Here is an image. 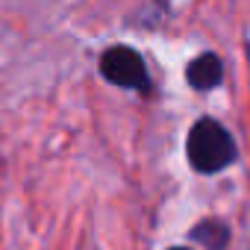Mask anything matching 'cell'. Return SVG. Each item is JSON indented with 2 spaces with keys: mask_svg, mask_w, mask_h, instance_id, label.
I'll use <instances>...</instances> for the list:
<instances>
[{
  "mask_svg": "<svg viewBox=\"0 0 250 250\" xmlns=\"http://www.w3.org/2000/svg\"><path fill=\"white\" fill-rule=\"evenodd\" d=\"M100 74L121 88H145L147 85V68H145L142 56L130 47H109L100 56Z\"/></svg>",
  "mask_w": 250,
  "mask_h": 250,
  "instance_id": "obj_2",
  "label": "cell"
},
{
  "mask_svg": "<svg viewBox=\"0 0 250 250\" xmlns=\"http://www.w3.org/2000/svg\"><path fill=\"white\" fill-rule=\"evenodd\" d=\"M232 159H235L232 136L218 121L200 118L188 133V162L203 174H215V171L227 168Z\"/></svg>",
  "mask_w": 250,
  "mask_h": 250,
  "instance_id": "obj_1",
  "label": "cell"
},
{
  "mask_svg": "<svg viewBox=\"0 0 250 250\" xmlns=\"http://www.w3.org/2000/svg\"><path fill=\"white\" fill-rule=\"evenodd\" d=\"M197 241H203L209 250H224V244H227V238H229V229L221 224V221H203L200 227H194V232H191Z\"/></svg>",
  "mask_w": 250,
  "mask_h": 250,
  "instance_id": "obj_4",
  "label": "cell"
},
{
  "mask_svg": "<svg viewBox=\"0 0 250 250\" xmlns=\"http://www.w3.org/2000/svg\"><path fill=\"white\" fill-rule=\"evenodd\" d=\"M186 77H188V83H191L197 91H209V88H215V85L221 83L224 65H221V59H218L215 53H203V56L191 59Z\"/></svg>",
  "mask_w": 250,
  "mask_h": 250,
  "instance_id": "obj_3",
  "label": "cell"
},
{
  "mask_svg": "<svg viewBox=\"0 0 250 250\" xmlns=\"http://www.w3.org/2000/svg\"><path fill=\"white\" fill-rule=\"evenodd\" d=\"M174 250H186V247H174Z\"/></svg>",
  "mask_w": 250,
  "mask_h": 250,
  "instance_id": "obj_5",
  "label": "cell"
}]
</instances>
